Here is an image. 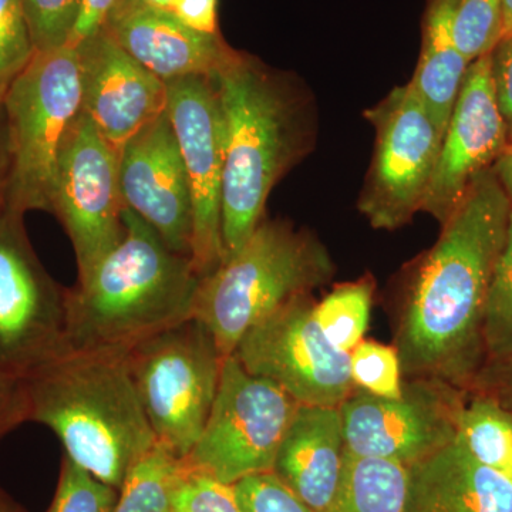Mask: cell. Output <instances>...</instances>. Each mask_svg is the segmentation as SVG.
I'll list each match as a JSON object with an SVG mask.
<instances>
[{
	"label": "cell",
	"instance_id": "cell-15",
	"mask_svg": "<svg viewBox=\"0 0 512 512\" xmlns=\"http://www.w3.org/2000/svg\"><path fill=\"white\" fill-rule=\"evenodd\" d=\"M508 148L510 130L498 104L491 55H487L468 66L421 211L443 225L476 178L494 168Z\"/></svg>",
	"mask_w": 512,
	"mask_h": 512
},
{
	"label": "cell",
	"instance_id": "cell-35",
	"mask_svg": "<svg viewBox=\"0 0 512 512\" xmlns=\"http://www.w3.org/2000/svg\"><path fill=\"white\" fill-rule=\"evenodd\" d=\"M470 390L488 394L512 414V355L487 360Z\"/></svg>",
	"mask_w": 512,
	"mask_h": 512
},
{
	"label": "cell",
	"instance_id": "cell-7",
	"mask_svg": "<svg viewBox=\"0 0 512 512\" xmlns=\"http://www.w3.org/2000/svg\"><path fill=\"white\" fill-rule=\"evenodd\" d=\"M126 356L157 443L187 457L210 416L224 366L210 330L191 318L143 340Z\"/></svg>",
	"mask_w": 512,
	"mask_h": 512
},
{
	"label": "cell",
	"instance_id": "cell-18",
	"mask_svg": "<svg viewBox=\"0 0 512 512\" xmlns=\"http://www.w3.org/2000/svg\"><path fill=\"white\" fill-rule=\"evenodd\" d=\"M101 28L164 83L212 76L235 50L222 35L197 32L147 0H120Z\"/></svg>",
	"mask_w": 512,
	"mask_h": 512
},
{
	"label": "cell",
	"instance_id": "cell-4",
	"mask_svg": "<svg viewBox=\"0 0 512 512\" xmlns=\"http://www.w3.org/2000/svg\"><path fill=\"white\" fill-rule=\"evenodd\" d=\"M126 355L72 350L25 377L29 421L52 430L64 456L119 491L157 444Z\"/></svg>",
	"mask_w": 512,
	"mask_h": 512
},
{
	"label": "cell",
	"instance_id": "cell-33",
	"mask_svg": "<svg viewBox=\"0 0 512 512\" xmlns=\"http://www.w3.org/2000/svg\"><path fill=\"white\" fill-rule=\"evenodd\" d=\"M234 485L242 512H313L274 471L242 478Z\"/></svg>",
	"mask_w": 512,
	"mask_h": 512
},
{
	"label": "cell",
	"instance_id": "cell-12",
	"mask_svg": "<svg viewBox=\"0 0 512 512\" xmlns=\"http://www.w3.org/2000/svg\"><path fill=\"white\" fill-rule=\"evenodd\" d=\"M315 305L312 295L286 303L249 330L234 356L251 375L278 384L298 404L340 407L355 389L350 353L323 335Z\"/></svg>",
	"mask_w": 512,
	"mask_h": 512
},
{
	"label": "cell",
	"instance_id": "cell-23",
	"mask_svg": "<svg viewBox=\"0 0 512 512\" xmlns=\"http://www.w3.org/2000/svg\"><path fill=\"white\" fill-rule=\"evenodd\" d=\"M456 440L478 463L507 476L512 463V414L493 397L467 392Z\"/></svg>",
	"mask_w": 512,
	"mask_h": 512
},
{
	"label": "cell",
	"instance_id": "cell-41",
	"mask_svg": "<svg viewBox=\"0 0 512 512\" xmlns=\"http://www.w3.org/2000/svg\"><path fill=\"white\" fill-rule=\"evenodd\" d=\"M504 25L503 39L512 33V0H503ZM501 39V40H503Z\"/></svg>",
	"mask_w": 512,
	"mask_h": 512
},
{
	"label": "cell",
	"instance_id": "cell-27",
	"mask_svg": "<svg viewBox=\"0 0 512 512\" xmlns=\"http://www.w3.org/2000/svg\"><path fill=\"white\" fill-rule=\"evenodd\" d=\"M503 0H456L454 37L468 63L491 55L503 39Z\"/></svg>",
	"mask_w": 512,
	"mask_h": 512
},
{
	"label": "cell",
	"instance_id": "cell-1",
	"mask_svg": "<svg viewBox=\"0 0 512 512\" xmlns=\"http://www.w3.org/2000/svg\"><path fill=\"white\" fill-rule=\"evenodd\" d=\"M511 208L495 167L485 171L414 264L394 318L404 379L473 387L487 362L485 311Z\"/></svg>",
	"mask_w": 512,
	"mask_h": 512
},
{
	"label": "cell",
	"instance_id": "cell-22",
	"mask_svg": "<svg viewBox=\"0 0 512 512\" xmlns=\"http://www.w3.org/2000/svg\"><path fill=\"white\" fill-rule=\"evenodd\" d=\"M407 493L409 467L346 450L338 493L326 512H404Z\"/></svg>",
	"mask_w": 512,
	"mask_h": 512
},
{
	"label": "cell",
	"instance_id": "cell-42",
	"mask_svg": "<svg viewBox=\"0 0 512 512\" xmlns=\"http://www.w3.org/2000/svg\"><path fill=\"white\" fill-rule=\"evenodd\" d=\"M150 5L156 6V8L171 10L173 12L175 5H177V0H147Z\"/></svg>",
	"mask_w": 512,
	"mask_h": 512
},
{
	"label": "cell",
	"instance_id": "cell-9",
	"mask_svg": "<svg viewBox=\"0 0 512 512\" xmlns=\"http://www.w3.org/2000/svg\"><path fill=\"white\" fill-rule=\"evenodd\" d=\"M23 218L0 211V372L25 379L72 349L67 288L40 262Z\"/></svg>",
	"mask_w": 512,
	"mask_h": 512
},
{
	"label": "cell",
	"instance_id": "cell-11",
	"mask_svg": "<svg viewBox=\"0 0 512 512\" xmlns=\"http://www.w3.org/2000/svg\"><path fill=\"white\" fill-rule=\"evenodd\" d=\"M119 151L83 113L64 138L57 158L50 214L72 241L77 281L92 272L126 234Z\"/></svg>",
	"mask_w": 512,
	"mask_h": 512
},
{
	"label": "cell",
	"instance_id": "cell-28",
	"mask_svg": "<svg viewBox=\"0 0 512 512\" xmlns=\"http://www.w3.org/2000/svg\"><path fill=\"white\" fill-rule=\"evenodd\" d=\"M350 375L357 389L383 397L397 399L403 392V370L394 346L373 340H362L350 352Z\"/></svg>",
	"mask_w": 512,
	"mask_h": 512
},
{
	"label": "cell",
	"instance_id": "cell-16",
	"mask_svg": "<svg viewBox=\"0 0 512 512\" xmlns=\"http://www.w3.org/2000/svg\"><path fill=\"white\" fill-rule=\"evenodd\" d=\"M119 180L124 207L191 258L190 183L167 110L120 148Z\"/></svg>",
	"mask_w": 512,
	"mask_h": 512
},
{
	"label": "cell",
	"instance_id": "cell-8",
	"mask_svg": "<svg viewBox=\"0 0 512 512\" xmlns=\"http://www.w3.org/2000/svg\"><path fill=\"white\" fill-rule=\"evenodd\" d=\"M298 406L278 384L225 357L210 416L184 463L227 484L268 473Z\"/></svg>",
	"mask_w": 512,
	"mask_h": 512
},
{
	"label": "cell",
	"instance_id": "cell-19",
	"mask_svg": "<svg viewBox=\"0 0 512 512\" xmlns=\"http://www.w3.org/2000/svg\"><path fill=\"white\" fill-rule=\"evenodd\" d=\"M345 451L339 407L299 404L272 471L313 512H326L338 493Z\"/></svg>",
	"mask_w": 512,
	"mask_h": 512
},
{
	"label": "cell",
	"instance_id": "cell-32",
	"mask_svg": "<svg viewBox=\"0 0 512 512\" xmlns=\"http://www.w3.org/2000/svg\"><path fill=\"white\" fill-rule=\"evenodd\" d=\"M33 55L26 0H0V86H8Z\"/></svg>",
	"mask_w": 512,
	"mask_h": 512
},
{
	"label": "cell",
	"instance_id": "cell-5",
	"mask_svg": "<svg viewBox=\"0 0 512 512\" xmlns=\"http://www.w3.org/2000/svg\"><path fill=\"white\" fill-rule=\"evenodd\" d=\"M335 272L328 248L311 231L265 218L244 247L202 276L194 318L228 357L255 325L329 284Z\"/></svg>",
	"mask_w": 512,
	"mask_h": 512
},
{
	"label": "cell",
	"instance_id": "cell-37",
	"mask_svg": "<svg viewBox=\"0 0 512 512\" xmlns=\"http://www.w3.org/2000/svg\"><path fill=\"white\" fill-rule=\"evenodd\" d=\"M175 15L197 32L221 35L218 26V0H177Z\"/></svg>",
	"mask_w": 512,
	"mask_h": 512
},
{
	"label": "cell",
	"instance_id": "cell-40",
	"mask_svg": "<svg viewBox=\"0 0 512 512\" xmlns=\"http://www.w3.org/2000/svg\"><path fill=\"white\" fill-rule=\"evenodd\" d=\"M0 512H25V510L0 487Z\"/></svg>",
	"mask_w": 512,
	"mask_h": 512
},
{
	"label": "cell",
	"instance_id": "cell-24",
	"mask_svg": "<svg viewBox=\"0 0 512 512\" xmlns=\"http://www.w3.org/2000/svg\"><path fill=\"white\" fill-rule=\"evenodd\" d=\"M184 468L183 458L157 443L127 474L113 512H174V490Z\"/></svg>",
	"mask_w": 512,
	"mask_h": 512
},
{
	"label": "cell",
	"instance_id": "cell-2",
	"mask_svg": "<svg viewBox=\"0 0 512 512\" xmlns=\"http://www.w3.org/2000/svg\"><path fill=\"white\" fill-rule=\"evenodd\" d=\"M224 116V259L265 220L276 184L308 156L315 138L312 101L292 74L234 50L214 74Z\"/></svg>",
	"mask_w": 512,
	"mask_h": 512
},
{
	"label": "cell",
	"instance_id": "cell-14",
	"mask_svg": "<svg viewBox=\"0 0 512 512\" xmlns=\"http://www.w3.org/2000/svg\"><path fill=\"white\" fill-rule=\"evenodd\" d=\"M167 111L190 183L191 261L202 278L215 271L225 255L222 242L225 127L214 77L188 76L167 83Z\"/></svg>",
	"mask_w": 512,
	"mask_h": 512
},
{
	"label": "cell",
	"instance_id": "cell-29",
	"mask_svg": "<svg viewBox=\"0 0 512 512\" xmlns=\"http://www.w3.org/2000/svg\"><path fill=\"white\" fill-rule=\"evenodd\" d=\"M119 490L64 456L55 497L46 512H113Z\"/></svg>",
	"mask_w": 512,
	"mask_h": 512
},
{
	"label": "cell",
	"instance_id": "cell-34",
	"mask_svg": "<svg viewBox=\"0 0 512 512\" xmlns=\"http://www.w3.org/2000/svg\"><path fill=\"white\" fill-rule=\"evenodd\" d=\"M29 421V402L23 377L0 372V440Z\"/></svg>",
	"mask_w": 512,
	"mask_h": 512
},
{
	"label": "cell",
	"instance_id": "cell-3",
	"mask_svg": "<svg viewBox=\"0 0 512 512\" xmlns=\"http://www.w3.org/2000/svg\"><path fill=\"white\" fill-rule=\"evenodd\" d=\"M126 234L92 272L67 288L72 350L128 352L157 333L194 318L201 276L146 221L124 210Z\"/></svg>",
	"mask_w": 512,
	"mask_h": 512
},
{
	"label": "cell",
	"instance_id": "cell-6",
	"mask_svg": "<svg viewBox=\"0 0 512 512\" xmlns=\"http://www.w3.org/2000/svg\"><path fill=\"white\" fill-rule=\"evenodd\" d=\"M12 173L8 210L50 214L60 148L82 114L76 46L37 52L5 90Z\"/></svg>",
	"mask_w": 512,
	"mask_h": 512
},
{
	"label": "cell",
	"instance_id": "cell-13",
	"mask_svg": "<svg viewBox=\"0 0 512 512\" xmlns=\"http://www.w3.org/2000/svg\"><path fill=\"white\" fill-rule=\"evenodd\" d=\"M466 396L436 379H404L397 399L355 387L339 407L346 450L413 466L456 440Z\"/></svg>",
	"mask_w": 512,
	"mask_h": 512
},
{
	"label": "cell",
	"instance_id": "cell-25",
	"mask_svg": "<svg viewBox=\"0 0 512 512\" xmlns=\"http://www.w3.org/2000/svg\"><path fill=\"white\" fill-rule=\"evenodd\" d=\"M375 281L370 276L336 286L315 305V318L335 348L350 353L365 340L372 312Z\"/></svg>",
	"mask_w": 512,
	"mask_h": 512
},
{
	"label": "cell",
	"instance_id": "cell-44",
	"mask_svg": "<svg viewBox=\"0 0 512 512\" xmlns=\"http://www.w3.org/2000/svg\"><path fill=\"white\" fill-rule=\"evenodd\" d=\"M508 151H510V153L512 154V144H511L510 148H508Z\"/></svg>",
	"mask_w": 512,
	"mask_h": 512
},
{
	"label": "cell",
	"instance_id": "cell-43",
	"mask_svg": "<svg viewBox=\"0 0 512 512\" xmlns=\"http://www.w3.org/2000/svg\"><path fill=\"white\" fill-rule=\"evenodd\" d=\"M507 477L510 478V481L512 483V463H511L510 470H508Z\"/></svg>",
	"mask_w": 512,
	"mask_h": 512
},
{
	"label": "cell",
	"instance_id": "cell-36",
	"mask_svg": "<svg viewBox=\"0 0 512 512\" xmlns=\"http://www.w3.org/2000/svg\"><path fill=\"white\" fill-rule=\"evenodd\" d=\"M491 70L495 92L501 113L510 130V146L512 144V33L498 43L491 53Z\"/></svg>",
	"mask_w": 512,
	"mask_h": 512
},
{
	"label": "cell",
	"instance_id": "cell-20",
	"mask_svg": "<svg viewBox=\"0 0 512 512\" xmlns=\"http://www.w3.org/2000/svg\"><path fill=\"white\" fill-rule=\"evenodd\" d=\"M404 512H512V483L454 440L409 467Z\"/></svg>",
	"mask_w": 512,
	"mask_h": 512
},
{
	"label": "cell",
	"instance_id": "cell-26",
	"mask_svg": "<svg viewBox=\"0 0 512 512\" xmlns=\"http://www.w3.org/2000/svg\"><path fill=\"white\" fill-rule=\"evenodd\" d=\"M484 340L487 360L512 355V208L507 237L488 293Z\"/></svg>",
	"mask_w": 512,
	"mask_h": 512
},
{
	"label": "cell",
	"instance_id": "cell-30",
	"mask_svg": "<svg viewBox=\"0 0 512 512\" xmlns=\"http://www.w3.org/2000/svg\"><path fill=\"white\" fill-rule=\"evenodd\" d=\"M83 0H26L33 49L50 52L69 45Z\"/></svg>",
	"mask_w": 512,
	"mask_h": 512
},
{
	"label": "cell",
	"instance_id": "cell-38",
	"mask_svg": "<svg viewBox=\"0 0 512 512\" xmlns=\"http://www.w3.org/2000/svg\"><path fill=\"white\" fill-rule=\"evenodd\" d=\"M119 2L120 0H83L82 12H80L69 45H77L86 37L93 35L96 30H99L111 10Z\"/></svg>",
	"mask_w": 512,
	"mask_h": 512
},
{
	"label": "cell",
	"instance_id": "cell-31",
	"mask_svg": "<svg viewBox=\"0 0 512 512\" xmlns=\"http://www.w3.org/2000/svg\"><path fill=\"white\" fill-rule=\"evenodd\" d=\"M184 466L174 490V512H242L234 484Z\"/></svg>",
	"mask_w": 512,
	"mask_h": 512
},
{
	"label": "cell",
	"instance_id": "cell-17",
	"mask_svg": "<svg viewBox=\"0 0 512 512\" xmlns=\"http://www.w3.org/2000/svg\"><path fill=\"white\" fill-rule=\"evenodd\" d=\"M82 111L120 148L167 110V83L121 49L103 28L77 43Z\"/></svg>",
	"mask_w": 512,
	"mask_h": 512
},
{
	"label": "cell",
	"instance_id": "cell-39",
	"mask_svg": "<svg viewBox=\"0 0 512 512\" xmlns=\"http://www.w3.org/2000/svg\"><path fill=\"white\" fill-rule=\"evenodd\" d=\"M5 86H0V211L8 202L12 156H10L8 120L5 111Z\"/></svg>",
	"mask_w": 512,
	"mask_h": 512
},
{
	"label": "cell",
	"instance_id": "cell-10",
	"mask_svg": "<svg viewBox=\"0 0 512 512\" xmlns=\"http://www.w3.org/2000/svg\"><path fill=\"white\" fill-rule=\"evenodd\" d=\"M366 117L376 131L375 156L357 207L373 228L394 231L423 210L444 134L409 83Z\"/></svg>",
	"mask_w": 512,
	"mask_h": 512
},
{
	"label": "cell",
	"instance_id": "cell-21",
	"mask_svg": "<svg viewBox=\"0 0 512 512\" xmlns=\"http://www.w3.org/2000/svg\"><path fill=\"white\" fill-rule=\"evenodd\" d=\"M454 9L456 0H430L419 64L409 82L443 134L470 66L454 37Z\"/></svg>",
	"mask_w": 512,
	"mask_h": 512
}]
</instances>
